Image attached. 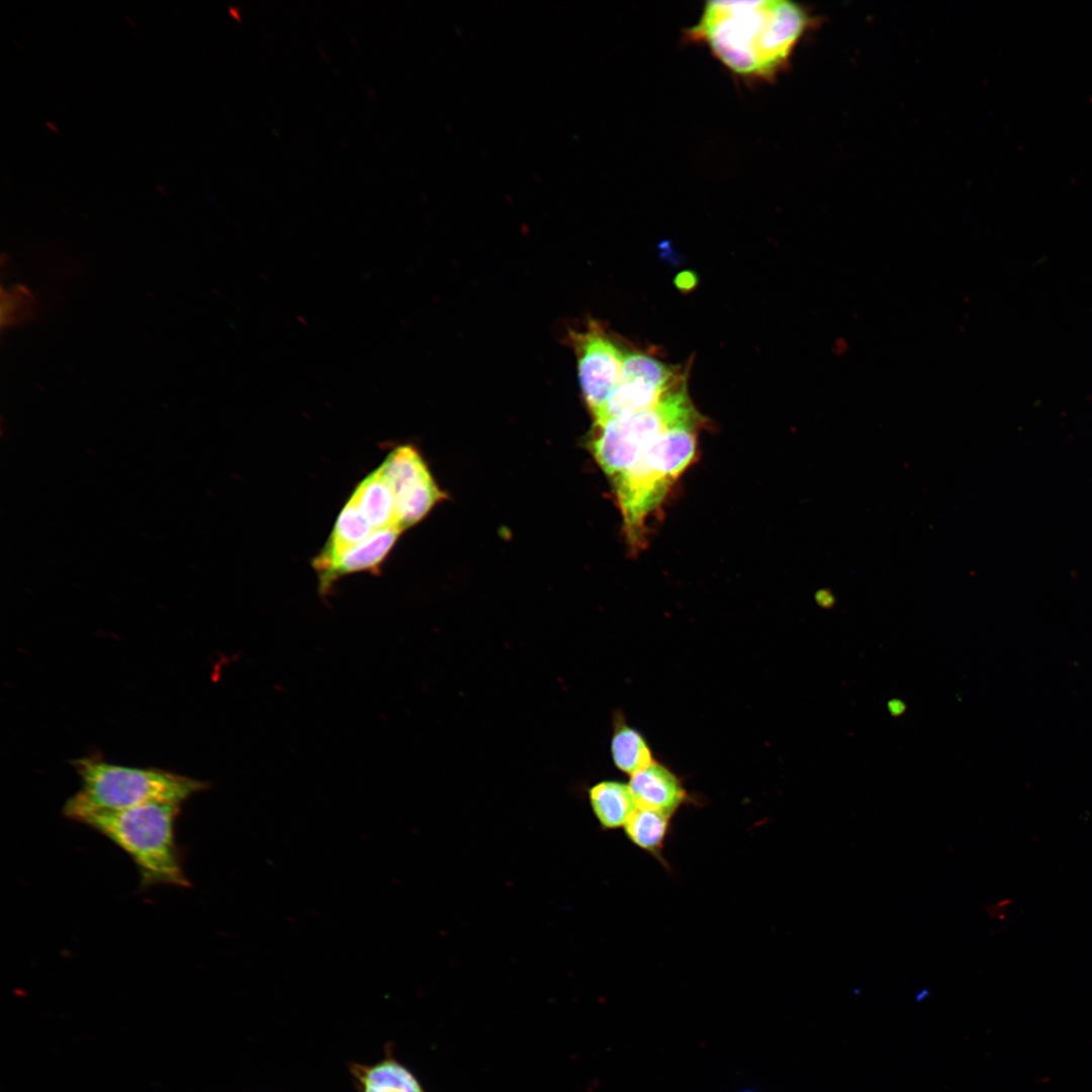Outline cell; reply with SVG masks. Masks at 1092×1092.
<instances>
[{"instance_id": "cell-12", "label": "cell", "mask_w": 1092, "mask_h": 1092, "mask_svg": "<svg viewBox=\"0 0 1092 1092\" xmlns=\"http://www.w3.org/2000/svg\"><path fill=\"white\" fill-rule=\"evenodd\" d=\"M350 497L375 531L398 527L394 496L379 467L357 485Z\"/></svg>"}, {"instance_id": "cell-1", "label": "cell", "mask_w": 1092, "mask_h": 1092, "mask_svg": "<svg viewBox=\"0 0 1092 1092\" xmlns=\"http://www.w3.org/2000/svg\"><path fill=\"white\" fill-rule=\"evenodd\" d=\"M809 24L806 9L792 1L716 0L704 4L684 34L708 49L737 79L769 83L789 66Z\"/></svg>"}, {"instance_id": "cell-17", "label": "cell", "mask_w": 1092, "mask_h": 1092, "mask_svg": "<svg viewBox=\"0 0 1092 1092\" xmlns=\"http://www.w3.org/2000/svg\"><path fill=\"white\" fill-rule=\"evenodd\" d=\"M817 601L822 607L828 608L834 605L835 599L831 592L821 590L817 595Z\"/></svg>"}, {"instance_id": "cell-2", "label": "cell", "mask_w": 1092, "mask_h": 1092, "mask_svg": "<svg viewBox=\"0 0 1092 1092\" xmlns=\"http://www.w3.org/2000/svg\"><path fill=\"white\" fill-rule=\"evenodd\" d=\"M702 425L693 423L670 429L646 445L627 469L611 479L624 534L633 551L644 548L647 521L694 460Z\"/></svg>"}, {"instance_id": "cell-6", "label": "cell", "mask_w": 1092, "mask_h": 1092, "mask_svg": "<svg viewBox=\"0 0 1092 1092\" xmlns=\"http://www.w3.org/2000/svg\"><path fill=\"white\" fill-rule=\"evenodd\" d=\"M379 469L392 490L397 526L402 531L419 523L445 497L421 454L413 446L395 448Z\"/></svg>"}, {"instance_id": "cell-18", "label": "cell", "mask_w": 1092, "mask_h": 1092, "mask_svg": "<svg viewBox=\"0 0 1092 1092\" xmlns=\"http://www.w3.org/2000/svg\"><path fill=\"white\" fill-rule=\"evenodd\" d=\"M888 706L891 714L895 716H900L905 711L904 703L899 700L891 701Z\"/></svg>"}, {"instance_id": "cell-5", "label": "cell", "mask_w": 1092, "mask_h": 1092, "mask_svg": "<svg viewBox=\"0 0 1092 1092\" xmlns=\"http://www.w3.org/2000/svg\"><path fill=\"white\" fill-rule=\"evenodd\" d=\"M703 422L704 418L689 396L685 380L648 410L595 424L592 452L606 475L613 479L660 435L677 426Z\"/></svg>"}, {"instance_id": "cell-4", "label": "cell", "mask_w": 1092, "mask_h": 1092, "mask_svg": "<svg viewBox=\"0 0 1092 1092\" xmlns=\"http://www.w3.org/2000/svg\"><path fill=\"white\" fill-rule=\"evenodd\" d=\"M73 765L82 787L67 800L63 813L74 821L94 812L120 811L150 803L181 804L210 786L169 770L117 765L90 757L77 759Z\"/></svg>"}, {"instance_id": "cell-10", "label": "cell", "mask_w": 1092, "mask_h": 1092, "mask_svg": "<svg viewBox=\"0 0 1092 1092\" xmlns=\"http://www.w3.org/2000/svg\"><path fill=\"white\" fill-rule=\"evenodd\" d=\"M629 786L638 806L670 816L688 800V793L677 776L655 761L632 775Z\"/></svg>"}, {"instance_id": "cell-8", "label": "cell", "mask_w": 1092, "mask_h": 1092, "mask_svg": "<svg viewBox=\"0 0 1092 1092\" xmlns=\"http://www.w3.org/2000/svg\"><path fill=\"white\" fill-rule=\"evenodd\" d=\"M402 532L398 527L375 531L370 537L346 551L320 578V593L327 596L334 581L340 577L369 571L379 573V567Z\"/></svg>"}, {"instance_id": "cell-11", "label": "cell", "mask_w": 1092, "mask_h": 1092, "mask_svg": "<svg viewBox=\"0 0 1092 1092\" xmlns=\"http://www.w3.org/2000/svg\"><path fill=\"white\" fill-rule=\"evenodd\" d=\"M375 530L350 497L342 509L323 551L313 559L318 575L325 573L346 551L370 537Z\"/></svg>"}, {"instance_id": "cell-16", "label": "cell", "mask_w": 1092, "mask_h": 1092, "mask_svg": "<svg viewBox=\"0 0 1092 1092\" xmlns=\"http://www.w3.org/2000/svg\"><path fill=\"white\" fill-rule=\"evenodd\" d=\"M28 295L24 290L2 291L1 326H10L23 316L29 307Z\"/></svg>"}, {"instance_id": "cell-3", "label": "cell", "mask_w": 1092, "mask_h": 1092, "mask_svg": "<svg viewBox=\"0 0 1092 1092\" xmlns=\"http://www.w3.org/2000/svg\"><path fill=\"white\" fill-rule=\"evenodd\" d=\"M181 804L150 803L120 811L94 812L83 823L120 847L134 862L143 888L168 885L187 888L175 841V822Z\"/></svg>"}, {"instance_id": "cell-19", "label": "cell", "mask_w": 1092, "mask_h": 1092, "mask_svg": "<svg viewBox=\"0 0 1092 1092\" xmlns=\"http://www.w3.org/2000/svg\"><path fill=\"white\" fill-rule=\"evenodd\" d=\"M739 1092H756V1091L753 1090V1089H743V1090H741Z\"/></svg>"}, {"instance_id": "cell-13", "label": "cell", "mask_w": 1092, "mask_h": 1092, "mask_svg": "<svg viewBox=\"0 0 1092 1092\" xmlns=\"http://www.w3.org/2000/svg\"><path fill=\"white\" fill-rule=\"evenodd\" d=\"M588 796L594 814L605 829L624 828L638 807L629 784L618 781L596 784Z\"/></svg>"}, {"instance_id": "cell-9", "label": "cell", "mask_w": 1092, "mask_h": 1092, "mask_svg": "<svg viewBox=\"0 0 1092 1092\" xmlns=\"http://www.w3.org/2000/svg\"><path fill=\"white\" fill-rule=\"evenodd\" d=\"M348 1070L357 1092H427L418 1077L394 1057L390 1042L377 1062H351Z\"/></svg>"}, {"instance_id": "cell-14", "label": "cell", "mask_w": 1092, "mask_h": 1092, "mask_svg": "<svg viewBox=\"0 0 1092 1092\" xmlns=\"http://www.w3.org/2000/svg\"><path fill=\"white\" fill-rule=\"evenodd\" d=\"M670 815L638 806L624 826L628 839L666 867L664 844L670 828Z\"/></svg>"}, {"instance_id": "cell-7", "label": "cell", "mask_w": 1092, "mask_h": 1092, "mask_svg": "<svg viewBox=\"0 0 1092 1092\" xmlns=\"http://www.w3.org/2000/svg\"><path fill=\"white\" fill-rule=\"evenodd\" d=\"M570 341L577 357L583 398L596 418L620 383L625 353L594 321L584 331L571 332Z\"/></svg>"}, {"instance_id": "cell-15", "label": "cell", "mask_w": 1092, "mask_h": 1092, "mask_svg": "<svg viewBox=\"0 0 1092 1092\" xmlns=\"http://www.w3.org/2000/svg\"><path fill=\"white\" fill-rule=\"evenodd\" d=\"M611 754L618 769L630 776L653 762L645 738L626 724L618 726L611 740Z\"/></svg>"}]
</instances>
